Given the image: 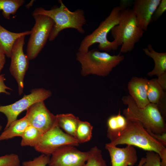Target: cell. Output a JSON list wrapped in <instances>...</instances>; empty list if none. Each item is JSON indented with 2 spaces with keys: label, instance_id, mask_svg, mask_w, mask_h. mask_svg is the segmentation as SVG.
Here are the masks:
<instances>
[{
  "label": "cell",
  "instance_id": "8",
  "mask_svg": "<svg viewBox=\"0 0 166 166\" xmlns=\"http://www.w3.org/2000/svg\"><path fill=\"white\" fill-rule=\"evenodd\" d=\"M79 145L77 140L63 131L56 122L49 130L42 135L34 148L38 152L50 156L62 147L67 145L75 147Z\"/></svg>",
  "mask_w": 166,
  "mask_h": 166
},
{
  "label": "cell",
  "instance_id": "23",
  "mask_svg": "<svg viewBox=\"0 0 166 166\" xmlns=\"http://www.w3.org/2000/svg\"><path fill=\"white\" fill-rule=\"evenodd\" d=\"M93 126L88 122L80 120L76 132L75 138L79 143L90 140L92 137Z\"/></svg>",
  "mask_w": 166,
  "mask_h": 166
},
{
  "label": "cell",
  "instance_id": "10",
  "mask_svg": "<svg viewBox=\"0 0 166 166\" xmlns=\"http://www.w3.org/2000/svg\"><path fill=\"white\" fill-rule=\"evenodd\" d=\"M26 36L18 38L14 42L11 50L9 71L17 82L19 95L23 93L24 88V78L28 68L29 60L23 50Z\"/></svg>",
  "mask_w": 166,
  "mask_h": 166
},
{
  "label": "cell",
  "instance_id": "33",
  "mask_svg": "<svg viewBox=\"0 0 166 166\" xmlns=\"http://www.w3.org/2000/svg\"><path fill=\"white\" fill-rule=\"evenodd\" d=\"M133 1L131 0H121L119 6L121 11L128 8V6H131Z\"/></svg>",
  "mask_w": 166,
  "mask_h": 166
},
{
  "label": "cell",
  "instance_id": "27",
  "mask_svg": "<svg viewBox=\"0 0 166 166\" xmlns=\"http://www.w3.org/2000/svg\"><path fill=\"white\" fill-rule=\"evenodd\" d=\"M50 157L49 156L42 154L33 160L23 162L22 166H46L48 164Z\"/></svg>",
  "mask_w": 166,
  "mask_h": 166
},
{
  "label": "cell",
  "instance_id": "17",
  "mask_svg": "<svg viewBox=\"0 0 166 166\" xmlns=\"http://www.w3.org/2000/svg\"><path fill=\"white\" fill-rule=\"evenodd\" d=\"M144 53L151 58L154 62L153 69L148 72L147 75L149 77L156 75L157 77L166 72V53H160L156 51L150 44L147 47L143 49Z\"/></svg>",
  "mask_w": 166,
  "mask_h": 166
},
{
  "label": "cell",
  "instance_id": "24",
  "mask_svg": "<svg viewBox=\"0 0 166 166\" xmlns=\"http://www.w3.org/2000/svg\"><path fill=\"white\" fill-rule=\"evenodd\" d=\"M24 2V0H0V10L3 17L9 19L10 15L14 14Z\"/></svg>",
  "mask_w": 166,
  "mask_h": 166
},
{
  "label": "cell",
  "instance_id": "28",
  "mask_svg": "<svg viewBox=\"0 0 166 166\" xmlns=\"http://www.w3.org/2000/svg\"><path fill=\"white\" fill-rule=\"evenodd\" d=\"M145 162L142 166H161V159L159 155L152 151L146 153Z\"/></svg>",
  "mask_w": 166,
  "mask_h": 166
},
{
  "label": "cell",
  "instance_id": "31",
  "mask_svg": "<svg viewBox=\"0 0 166 166\" xmlns=\"http://www.w3.org/2000/svg\"><path fill=\"white\" fill-rule=\"evenodd\" d=\"M149 134L163 145H166V132L161 134H156L148 131Z\"/></svg>",
  "mask_w": 166,
  "mask_h": 166
},
{
  "label": "cell",
  "instance_id": "26",
  "mask_svg": "<svg viewBox=\"0 0 166 166\" xmlns=\"http://www.w3.org/2000/svg\"><path fill=\"white\" fill-rule=\"evenodd\" d=\"M0 166H20L19 156L11 153L0 156Z\"/></svg>",
  "mask_w": 166,
  "mask_h": 166
},
{
  "label": "cell",
  "instance_id": "30",
  "mask_svg": "<svg viewBox=\"0 0 166 166\" xmlns=\"http://www.w3.org/2000/svg\"><path fill=\"white\" fill-rule=\"evenodd\" d=\"M5 80L4 75L0 74V93H2L9 95L10 93L7 91V90H12V89L5 85Z\"/></svg>",
  "mask_w": 166,
  "mask_h": 166
},
{
  "label": "cell",
  "instance_id": "19",
  "mask_svg": "<svg viewBox=\"0 0 166 166\" xmlns=\"http://www.w3.org/2000/svg\"><path fill=\"white\" fill-rule=\"evenodd\" d=\"M127 123L126 118L120 112L116 115L110 116L107 121V136L112 142L117 138L126 128Z\"/></svg>",
  "mask_w": 166,
  "mask_h": 166
},
{
  "label": "cell",
  "instance_id": "13",
  "mask_svg": "<svg viewBox=\"0 0 166 166\" xmlns=\"http://www.w3.org/2000/svg\"><path fill=\"white\" fill-rule=\"evenodd\" d=\"M161 0H135L132 9L138 25L144 31H146L151 23L152 16Z\"/></svg>",
  "mask_w": 166,
  "mask_h": 166
},
{
  "label": "cell",
  "instance_id": "15",
  "mask_svg": "<svg viewBox=\"0 0 166 166\" xmlns=\"http://www.w3.org/2000/svg\"><path fill=\"white\" fill-rule=\"evenodd\" d=\"M148 81L146 78L134 77L128 83L129 95L140 108H144L150 103L147 96Z\"/></svg>",
  "mask_w": 166,
  "mask_h": 166
},
{
  "label": "cell",
  "instance_id": "5",
  "mask_svg": "<svg viewBox=\"0 0 166 166\" xmlns=\"http://www.w3.org/2000/svg\"><path fill=\"white\" fill-rule=\"evenodd\" d=\"M111 32L113 41L118 46L121 45V53L131 51L142 37L144 31L138 26L132 9L128 8L121 11L118 24Z\"/></svg>",
  "mask_w": 166,
  "mask_h": 166
},
{
  "label": "cell",
  "instance_id": "29",
  "mask_svg": "<svg viewBox=\"0 0 166 166\" xmlns=\"http://www.w3.org/2000/svg\"><path fill=\"white\" fill-rule=\"evenodd\" d=\"M166 10V0H161L160 2L156 9L152 18L151 23L157 20Z\"/></svg>",
  "mask_w": 166,
  "mask_h": 166
},
{
  "label": "cell",
  "instance_id": "6",
  "mask_svg": "<svg viewBox=\"0 0 166 166\" xmlns=\"http://www.w3.org/2000/svg\"><path fill=\"white\" fill-rule=\"evenodd\" d=\"M121 10L119 6L114 7L109 16L101 22L98 26L91 34L85 36L81 41L78 51L86 52L93 44L99 43L101 50L109 52L117 50L119 47L114 41H109L107 36L111 29L119 22Z\"/></svg>",
  "mask_w": 166,
  "mask_h": 166
},
{
  "label": "cell",
  "instance_id": "14",
  "mask_svg": "<svg viewBox=\"0 0 166 166\" xmlns=\"http://www.w3.org/2000/svg\"><path fill=\"white\" fill-rule=\"evenodd\" d=\"M105 148L109 153L111 166H133L137 161L136 151L133 146L127 145L120 148L108 143Z\"/></svg>",
  "mask_w": 166,
  "mask_h": 166
},
{
  "label": "cell",
  "instance_id": "20",
  "mask_svg": "<svg viewBox=\"0 0 166 166\" xmlns=\"http://www.w3.org/2000/svg\"><path fill=\"white\" fill-rule=\"evenodd\" d=\"M30 125L27 117H24L12 122L8 128L4 129L0 135V141L8 140L16 136L22 137L27 127Z\"/></svg>",
  "mask_w": 166,
  "mask_h": 166
},
{
  "label": "cell",
  "instance_id": "11",
  "mask_svg": "<svg viewBox=\"0 0 166 166\" xmlns=\"http://www.w3.org/2000/svg\"><path fill=\"white\" fill-rule=\"evenodd\" d=\"M89 155V151L82 152L75 146L62 147L51 155L49 166H84Z\"/></svg>",
  "mask_w": 166,
  "mask_h": 166
},
{
  "label": "cell",
  "instance_id": "2",
  "mask_svg": "<svg viewBox=\"0 0 166 166\" xmlns=\"http://www.w3.org/2000/svg\"><path fill=\"white\" fill-rule=\"evenodd\" d=\"M122 101L127 106L123 111L127 119L138 121L147 131L153 133L161 134L166 132L165 119L156 105L150 103L144 108H140L129 95L124 96Z\"/></svg>",
  "mask_w": 166,
  "mask_h": 166
},
{
  "label": "cell",
  "instance_id": "18",
  "mask_svg": "<svg viewBox=\"0 0 166 166\" xmlns=\"http://www.w3.org/2000/svg\"><path fill=\"white\" fill-rule=\"evenodd\" d=\"M31 30L21 33H14L9 31L0 24V48L4 52L6 56L10 58L13 45L16 40L22 36L30 35Z\"/></svg>",
  "mask_w": 166,
  "mask_h": 166
},
{
  "label": "cell",
  "instance_id": "4",
  "mask_svg": "<svg viewBox=\"0 0 166 166\" xmlns=\"http://www.w3.org/2000/svg\"><path fill=\"white\" fill-rule=\"evenodd\" d=\"M127 120L124 130L109 143L116 146L122 144L136 146L145 150L154 152L160 156L166 150V146L152 136L139 121L131 119Z\"/></svg>",
  "mask_w": 166,
  "mask_h": 166
},
{
  "label": "cell",
  "instance_id": "7",
  "mask_svg": "<svg viewBox=\"0 0 166 166\" xmlns=\"http://www.w3.org/2000/svg\"><path fill=\"white\" fill-rule=\"evenodd\" d=\"M35 23L27 47L26 55L29 60L35 59L44 48L51 31L53 22L49 17L42 15H33Z\"/></svg>",
  "mask_w": 166,
  "mask_h": 166
},
{
  "label": "cell",
  "instance_id": "3",
  "mask_svg": "<svg viewBox=\"0 0 166 166\" xmlns=\"http://www.w3.org/2000/svg\"><path fill=\"white\" fill-rule=\"evenodd\" d=\"M124 57L120 53L112 55L96 49L86 52L78 51L76 53V60L81 65V74L83 76L89 74L106 76L123 61Z\"/></svg>",
  "mask_w": 166,
  "mask_h": 166
},
{
  "label": "cell",
  "instance_id": "35",
  "mask_svg": "<svg viewBox=\"0 0 166 166\" xmlns=\"http://www.w3.org/2000/svg\"><path fill=\"white\" fill-rule=\"evenodd\" d=\"M145 158L142 157L139 161L138 166H142L145 162Z\"/></svg>",
  "mask_w": 166,
  "mask_h": 166
},
{
  "label": "cell",
  "instance_id": "16",
  "mask_svg": "<svg viewBox=\"0 0 166 166\" xmlns=\"http://www.w3.org/2000/svg\"><path fill=\"white\" fill-rule=\"evenodd\" d=\"M157 78L148 80L147 96L150 103L156 105L163 117H166V93Z\"/></svg>",
  "mask_w": 166,
  "mask_h": 166
},
{
  "label": "cell",
  "instance_id": "9",
  "mask_svg": "<svg viewBox=\"0 0 166 166\" xmlns=\"http://www.w3.org/2000/svg\"><path fill=\"white\" fill-rule=\"evenodd\" d=\"M52 95L49 90L43 88L33 89L30 93L25 95L19 100L7 105L0 106V112L6 117L7 122L4 129L8 127L23 111L26 110L34 104L40 101H44Z\"/></svg>",
  "mask_w": 166,
  "mask_h": 166
},
{
  "label": "cell",
  "instance_id": "21",
  "mask_svg": "<svg viewBox=\"0 0 166 166\" xmlns=\"http://www.w3.org/2000/svg\"><path fill=\"white\" fill-rule=\"evenodd\" d=\"M57 124L65 132L75 138L80 119L72 113L61 114L56 115Z\"/></svg>",
  "mask_w": 166,
  "mask_h": 166
},
{
  "label": "cell",
  "instance_id": "34",
  "mask_svg": "<svg viewBox=\"0 0 166 166\" xmlns=\"http://www.w3.org/2000/svg\"><path fill=\"white\" fill-rule=\"evenodd\" d=\"M6 56L4 52L0 48V74L5 63Z\"/></svg>",
  "mask_w": 166,
  "mask_h": 166
},
{
  "label": "cell",
  "instance_id": "12",
  "mask_svg": "<svg viewBox=\"0 0 166 166\" xmlns=\"http://www.w3.org/2000/svg\"><path fill=\"white\" fill-rule=\"evenodd\" d=\"M26 110L25 116L30 125L39 129L43 134L49 130L57 122L56 115L48 109L44 101L34 104Z\"/></svg>",
  "mask_w": 166,
  "mask_h": 166
},
{
  "label": "cell",
  "instance_id": "22",
  "mask_svg": "<svg viewBox=\"0 0 166 166\" xmlns=\"http://www.w3.org/2000/svg\"><path fill=\"white\" fill-rule=\"evenodd\" d=\"M43 134L39 129L30 125L22 136L21 145L34 148L39 141Z\"/></svg>",
  "mask_w": 166,
  "mask_h": 166
},
{
  "label": "cell",
  "instance_id": "25",
  "mask_svg": "<svg viewBox=\"0 0 166 166\" xmlns=\"http://www.w3.org/2000/svg\"><path fill=\"white\" fill-rule=\"evenodd\" d=\"M88 151V157L84 166H108L101 150L97 147H92Z\"/></svg>",
  "mask_w": 166,
  "mask_h": 166
},
{
  "label": "cell",
  "instance_id": "36",
  "mask_svg": "<svg viewBox=\"0 0 166 166\" xmlns=\"http://www.w3.org/2000/svg\"><path fill=\"white\" fill-rule=\"evenodd\" d=\"M2 128V126L0 125V131H1Z\"/></svg>",
  "mask_w": 166,
  "mask_h": 166
},
{
  "label": "cell",
  "instance_id": "32",
  "mask_svg": "<svg viewBox=\"0 0 166 166\" xmlns=\"http://www.w3.org/2000/svg\"><path fill=\"white\" fill-rule=\"evenodd\" d=\"M157 79L163 89L165 91L166 90V72L158 76Z\"/></svg>",
  "mask_w": 166,
  "mask_h": 166
},
{
  "label": "cell",
  "instance_id": "1",
  "mask_svg": "<svg viewBox=\"0 0 166 166\" xmlns=\"http://www.w3.org/2000/svg\"><path fill=\"white\" fill-rule=\"evenodd\" d=\"M59 7L47 10L40 7L35 8L32 15H42L47 16L53 20V24L48 40H54L59 33L66 29L76 30L81 34L85 32L83 26L86 23L85 13L82 9H78L74 11H70L64 5L62 1H58Z\"/></svg>",
  "mask_w": 166,
  "mask_h": 166
}]
</instances>
